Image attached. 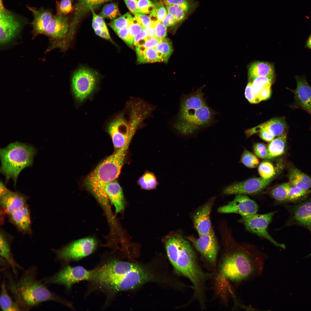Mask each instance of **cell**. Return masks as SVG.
I'll use <instances>...</instances> for the list:
<instances>
[{
	"label": "cell",
	"mask_w": 311,
	"mask_h": 311,
	"mask_svg": "<svg viewBox=\"0 0 311 311\" xmlns=\"http://www.w3.org/2000/svg\"><path fill=\"white\" fill-rule=\"evenodd\" d=\"M105 190L108 198L114 205L116 213L122 211L124 208V201L121 187L115 180L108 183Z\"/></svg>",
	"instance_id": "d4e9b609"
},
{
	"label": "cell",
	"mask_w": 311,
	"mask_h": 311,
	"mask_svg": "<svg viewBox=\"0 0 311 311\" xmlns=\"http://www.w3.org/2000/svg\"><path fill=\"white\" fill-rule=\"evenodd\" d=\"M137 60L142 63L162 62L155 48L144 49L136 47Z\"/></svg>",
	"instance_id": "1f68e13d"
},
{
	"label": "cell",
	"mask_w": 311,
	"mask_h": 311,
	"mask_svg": "<svg viewBox=\"0 0 311 311\" xmlns=\"http://www.w3.org/2000/svg\"><path fill=\"white\" fill-rule=\"evenodd\" d=\"M134 17L140 24L144 28L149 26L152 22L150 16L145 14L137 13L134 15Z\"/></svg>",
	"instance_id": "db71d44e"
},
{
	"label": "cell",
	"mask_w": 311,
	"mask_h": 311,
	"mask_svg": "<svg viewBox=\"0 0 311 311\" xmlns=\"http://www.w3.org/2000/svg\"><path fill=\"white\" fill-rule=\"evenodd\" d=\"M112 0H78L74 10V18L69 25V32L73 34L78 23L86 14L91 10H94L103 4Z\"/></svg>",
	"instance_id": "7402d4cb"
},
{
	"label": "cell",
	"mask_w": 311,
	"mask_h": 311,
	"mask_svg": "<svg viewBox=\"0 0 311 311\" xmlns=\"http://www.w3.org/2000/svg\"><path fill=\"white\" fill-rule=\"evenodd\" d=\"M241 246L227 255L220 268L222 278L237 283L260 273L264 259L260 254Z\"/></svg>",
	"instance_id": "8992f818"
},
{
	"label": "cell",
	"mask_w": 311,
	"mask_h": 311,
	"mask_svg": "<svg viewBox=\"0 0 311 311\" xmlns=\"http://www.w3.org/2000/svg\"><path fill=\"white\" fill-rule=\"evenodd\" d=\"M27 197L18 192L9 190L0 196V203L9 214L26 205Z\"/></svg>",
	"instance_id": "cb8c5ba5"
},
{
	"label": "cell",
	"mask_w": 311,
	"mask_h": 311,
	"mask_svg": "<svg viewBox=\"0 0 311 311\" xmlns=\"http://www.w3.org/2000/svg\"><path fill=\"white\" fill-rule=\"evenodd\" d=\"M130 144L127 143L103 160L85 179L86 187L100 201L105 202L108 199L105 191V187L119 175Z\"/></svg>",
	"instance_id": "52a82bcc"
},
{
	"label": "cell",
	"mask_w": 311,
	"mask_h": 311,
	"mask_svg": "<svg viewBox=\"0 0 311 311\" xmlns=\"http://www.w3.org/2000/svg\"><path fill=\"white\" fill-rule=\"evenodd\" d=\"M98 81L97 74L89 69L83 68L73 74L72 79V88L74 97L82 102L92 93Z\"/></svg>",
	"instance_id": "7c38bea8"
},
{
	"label": "cell",
	"mask_w": 311,
	"mask_h": 311,
	"mask_svg": "<svg viewBox=\"0 0 311 311\" xmlns=\"http://www.w3.org/2000/svg\"><path fill=\"white\" fill-rule=\"evenodd\" d=\"M138 183L142 189L145 190L154 189L158 185L157 179L154 174L148 172L144 173L139 178Z\"/></svg>",
	"instance_id": "d590c367"
},
{
	"label": "cell",
	"mask_w": 311,
	"mask_h": 311,
	"mask_svg": "<svg viewBox=\"0 0 311 311\" xmlns=\"http://www.w3.org/2000/svg\"><path fill=\"white\" fill-rule=\"evenodd\" d=\"M133 17L129 12L120 16L111 21L109 26L114 31L124 27H128L129 23Z\"/></svg>",
	"instance_id": "ab89813d"
},
{
	"label": "cell",
	"mask_w": 311,
	"mask_h": 311,
	"mask_svg": "<svg viewBox=\"0 0 311 311\" xmlns=\"http://www.w3.org/2000/svg\"><path fill=\"white\" fill-rule=\"evenodd\" d=\"M168 13L173 16L178 22L186 18L189 13L181 6L177 5H166Z\"/></svg>",
	"instance_id": "f35d334b"
},
{
	"label": "cell",
	"mask_w": 311,
	"mask_h": 311,
	"mask_svg": "<svg viewBox=\"0 0 311 311\" xmlns=\"http://www.w3.org/2000/svg\"><path fill=\"white\" fill-rule=\"evenodd\" d=\"M287 139V131H286L270 141L267 147L270 158L279 156L284 153Z\"/></svg>",
	"instance_id": "4dcf8cb0"
},
{
	"label": "cell",
	"mask_w": 311,
	"mask_h": 311,
	"mask_svg": "<svg viewBox=\"0 0 311 311\" xmlns=\"http://www.w3.org/2000/svg\"><path fill=\"white\" fill-rule=\"evenodd\" d=\"M69 27L67 16L58 14L53 15L44 34L50 40L46 52L56 48L65 40Z\"/></svg>",
	"instance_id": "9a60e30c"
},
{
	"label": "cell",
	"mask_w": 311,
	"mask_h": 311,
	"mask_svg": "<svg viewBox=\"0 0 311 311\" xmlns=\"http://www.w3.org/2000/svg\"><path fill=\"white\" fill-rule=\"evenodd\" d=\"M203 86L183 96L173 127L186 139L193 136L200 129L215 122L217 114L207 104L202 92Z\"/></svg>",
	"instance_id": "7a4b0ae2"
},
{
	"label": "cell",
	"mask_w": 311,
	"mask_h": 311,
	"mask_svg": "<svg viewBox=\"0 0 311 311\" xmlns=\"http://www.w3.org/2000/svg\"><path fill=\"white\" fill-rule=\"evenodd\" d=\"M148 37L147 32L145 28H144L135 37L134 44L136 47L141 46L144 44Z\"/></svg>",
	"instance_id": "f907efd6"
},
{
	"label": "cell",
	"mask_w": 311,
	"mask_h": 311,
	"mask_svg": "<svg viewBox=\"0 0 311 311\" xmlns=\"http://www.w3.org/2000/svg\"><path fill=\"white\" fill-rule=\"evenodd\" d=\"M8 189L5 186L4 184L1 181L0 182V196L3 195L7 192L8 191Z\"/></svg>",
	"instance_id": "be15d7a7"
},
{
	"label": "cell",
	"mask_w": 311,
	"mask_h": 311,
	"mask_svg": "<svg viewBox=\"0 0 311 311\" xmlns=\"http://www.w3.org/2000/svg\"><path fill=\"white\" fill-rule=\"evenodd\" d=\"M153 2L154 8L149 16L152 21L162 22L167 13L166 8L160 0H155Z\"/></svg>",
	"instance_id": "74e56055"
},
{
	"label": "cell",
	"mask_w": 311,
	"mask_h": 311,
	"mask_svg": "<svg viewBox=\"0 0 311 311\" xmlns=\"http://www.w3.org/2000/svg\"><path fill=\"white\" fill-rule=\"evenodd\" d=\"M240 162L246 166L251 168L257 167L259 163L258 158L247 150H245L242 153Z\"/></svg>",
	"instance_id": "7bdbcfd3"
},
{
	"label": "cell",
	"mask_w": 311,
	"mask_h": 311,
	"mask_svg": "<svg viewBox=\"0 0 311 311\" xmlns=\"http://www.w3.org/2000/svg\"><path fill=\"white\" fill-rule=\"evenodd\" d=\"M129 10L134 15L137 14V3L138 0H123Z\"/></svg>",
	"instance_id": "91938a15"
},
{
	"label": "cell",
	"mask_w": 311,
	"mask_h": 311,
	"mask_svg": "<svg viewBox=\"0 0 311 311\" xmlns=\"http://www.w3.org/2000/svg\"><path fill=\"white\" fill-rule=\"evenodd\" d=\"M297 83L295 90H291L294 94V100L291 105L293 109H299L308 113L311 107V86L305 76H296Z\"/></svg>",
	"instance_id": "d6986e66"
},
{
	"label": "cell",
	"mask_w": 311,
	"mask_h": 311,
	"mask_svg": "<svg viewBox=\"0 0 311 311\" xmlns=\"http://www.w3.org/2000/svg\"><path fill=\"white\" fill-rule=\"evenodd\" d=\"M274 72L273 64L263 61H257L252 63L248 69V76L251 79L259 77L273 76Z\"/></svg>",
	"instance_id": "4316f807"
},
{
	"label": "cell",
	"mask_w": 311,
	"mask_h": 311,
	"mask_svg": "<svg viewBox=\"0 0 311 311\" xmlns=\"http://www.w3.org/2000/svg\"><path fill=\"white\" fill-rule=\"evenodd\" d=\"M273 180L261 177L250 178L242 182L233 183L223 188V194H253L258 193L264 189Z\"/></svg>",
	"instance_id": "2e32d148"
},
{
	"label": "cell",
	"mask_w": 311,
	"mask_h": 311,
	"mask_svg": "<svg viewBox=\"0 0 311 311\" xmlns=\"http://www.w3.org/2000/svg\"><path fill=\"white\" fill-rule=\"evenodd\" d=\"M71 0H60L56 2L57 13L66 15L72 9Z\"/></svg>",
	"instance_id": "bcb514c9"
},
{
	"label": "cell",
	"mask_w": 311,
	"mask_h": 311,
	"mask_svg": "<svg viewBox=\"0 0 311 311\" xmlns=\"http://www.w3.org/2000/svg\"><path fill=\"white\" fill-rule=\"evenodd\" d=\"M94 10H91L92 15V20L100 26L102 31L107 29V27L104 20V19L98 14H97L94 12Z\"/></svg>",
	"instance_id": "6f0895ef"
},
{
	"label": "cell",
	"mask_w": 311,
	"mask_h": 311,
	"mask_svg": "<svg viewBox=\"0 0 311 311\" xmlns=\"http://www.w3.org/2000/svg\"><path fill=\"white\" fill-rule=\"evenodd\" d=\"M97 245V241L94 238H81L55 251L56 258L63 261L78 260L93 253Z\"/></svg>",
	"instance_id": "8fae6325"
},
{
	"label": "cell",
	"mask_w": 311,
	"mask_h": 311,
	"mask_svg": "<svg viewBox=\"0 0 311 311\" xmlns=\"http://www.w3.org/2000/svg\"><path fill=\"white\" fill-rule=\"evenodd\" d=\"M168 258L175 269L192 282L196 292L210 274L200 268L195 253L187 241L178 235L168 236L165 241Z\"/></svg>",
	"instance_id": "5b68a950"
},
{
	"label": "cell",
	"mask_w": 311,
	"mask_h": 311,
	"mask_svg": "<svg viewBox=\"0 0 311 311\" xmlns=\"http://www.w3.org/2000/svg\"><path fill=\"white\" fill-rule=\"evenodd\" d=\"M0 247L1 259L9 264L12 269L14 277L17 278L18 270H21L22 268L15 260L11 251L9 243L1 232L0 235Z\"/></svg>",
	"instance_id": "484cf974"
},
{
	"label": "cell",
	"mask_w": 311,
	"mask_h": 311,
	"mask_svg": "<svg viewBox=\"0 0 311 311\" xmlns=\"http://www.w3.org/2000/svg\"><path fill=\"white\" fill-rule=\"evenodd\" d=\"M37 149L31 145L15 142L1 148L0 171L5 177V183L12 178L15 187L17 178L24 168L32 166Z\"/></svg>",
	"instance_id": "ba28073f"
},
{
	"label": "cell",
	"mask_w": 311,
	"mask_h": 311,
	"mask_svg": "<svg viewBox=\"0 0 311 311\" xmlns=\"http://www.w3.org/2000/svg\"><path fill=\"white\" fill-rule=\"evenodd\" d=\"M162 22L166 27L172 26L178 22L173 16L168 13H167Z\"/></svg>",
	"instance_id": "680465c9"
},
{
	"label": "cell",
	"mask_w": 311,
	"mask_h": 311,
	"mask_svg": "<svg viewBox=\"0 0 311 311\" xmlns=\"http://www.w3.org/2000/svg\"><path fill=\"white\" fill-rule=\"evenodd\" d=\"M259 133V136L260 137L266 141H271L275 137L273 135L264 130L261 131Z\"/></svg>",
	"instance_id": "94428289"
},
{
	"label": "cell",
	"mask_w": 311,
	"mask_h": 311,
	"mask_svg": "<svg viewBox=\"0 0 311 311\" xmlns=\"http://www.w3.org/2000/svg\"><path fill=\"white\" fill-rule=\"evenodd\" d=\"M254 151L259 157L261 158H270L267 147L263 144L257 143L253 145Z\"/></svg>",
	"instance_id": "c3c4849f"
},
{
	"label": "cell",
	"mask_w": 311,
	"mask_h": 311,
	"mask_svg": "<svg viewBox=\"0 0 311 311\" xmlns=\"http://www.w3.org/2000/svg\"><path fill=\"white\" fill-rule=\"evenodd\" d=\"M0 2V44L3 47L10 43L19 34L26 20L6 9L2 0Z\"/></svg>",
	"instance_id": "9c48e42d"
},
{
	"label": "cell",
	"mask_w": 311,
	"mask_h": 311,
	"mask_svg": "<svg viewBox=\"0 0 311 311\" xmlns=\"http://www.w3.org/2000/svg\"><path fill=\"white\" fill-rule=\"evenodd\" d=\"M155 48L162 62H167L173 52L172 42L164 38Z\"/></svg>",
	"instance_id": "e575fe53"
},
{
	"label": "cell",
	"mask_w": 311,
	"mask_h": 311,
	"mask_svg": "<svg viewBox=\"0 0 311 311\" xmlns=\"http://www.w3.org/2000/svg\"><path fill=\"white\" fill-rule=\"evenodd\" d=\"M291 185L302 189H311V178L297 168H293L289 174Z\"/></svg>",
	"instance_id": "f1b7e54d"
},
{
	"label": "cell",
	"mask_w": 311,
	"mask_h": 311,
	"mask_svg": "<svg viewBox=\"0 0 311 311\" xmlns=\"http://www.w3.org/2000/svg\"><path fill=\"white\" fill-rule=\"evenodd\" d=\"M149 276L137 264L114 260L94 270L92 280L106 289L117 291L134 289L147 281Z\"/></svg>",
	"instance_id": "277c9868"
},
{
	"label": "cell",
	"mask_w": 311,
	"mask_h": 311,
	"mask_svg": "<svg viewBox=\"0 0 311 311\" xmlns=\"http://www.w3.org/2000/svg\"><path fill=\"white\" fill-rule=\"evenodd\" d=\"M12 221L20 229L24 232L30 228L31 221L29 212L26 206L10 214Z\"/></svg>",
	"instance_id": "83f0119b"
},
{
	"label": "cell",
	"mask_w": 311,
	"mask_h": 311,
	"mask_svg": "<svg viewBox=\"0 0 311 311\" xmlns=\"http://www.w3.org/2000/svg\"><path fill=\"white\" fill-rule=\"evenodd\" d=\"M98 15L103 19L113 20L120 15L117 4L111 3L105 5Z\"/></svg>",
	"instance_id": "8d00e7d4"
},
{
	"label": "cell",
	"mask_w": 311,
	"mask_h": 311,
	"mask_svg": "<svg viewBox=\"0 0 311 311\" xmlns=\"http://www.w3.org/2000/svg\"><path fill=\"white\" fill-rule=\"evenodd\" d=\"M5 279L1 284L0 305L1 309L4 311H20L15 301H14L9 295Z\"/></svg>",
	"instance_id": "f546056e"
},
{
	"label": "cell",
	"mask_w": 311,
	"mask_h": 311,
	"mask_svg": "<svg viewBox=\"0 0 311 311\" xmlns=\"http://www.w3.org/2000/svg\"><path fill=\"white\" fill-rule=\"evenodd\" d=\"M191 240L195 247L210 263L215 264L218 252V244L213 230Z\"/></svg>",
	"instance_id": "ac0fdd59"
},
{
	"label": "cell",
	"mask_w": 311,
	"mask_h": 311,
	"mask_svg": "<svg viewBox=\"0 0 311 311\" xmlns=\"http://www.w3.org/2000/svg\"><path fill=\"white\" fill-rule=\"evenodd\" d=\"M306 48L311 49V34L306 41Z\"/></svg>",
	"instance_id": "e7e4bbea"
},
{
	"label": "cell",
	"mask_w": 311,
	"mask_h": 311,
	"mask_svg": "<svg viewBox=\"0 0 311 311\" xmlns=\"http://www.w3.org/2000/svg\"><path fill=\"white\" fill-rule=\"evenodd\" d=\"M276 212L263 214H255L240 220L247 230L257 236L264 238L274 245L284 249L285 246L278 243L273 238L267 231V228Z\"/></svg>",
	"instance_id": "5bb4252c"
},
{
	"label": "cell",
	"mask_w": 311,
	"mask_h": 311,
	"mask_svg": "<svg viewBox=\"0 0 311 311\" xmlns=\"http://www.w3.org/2000/svg\"><path fill=\"white\" fill-rule=\"evenodd\" d=\"M291 185L286 183L273 188L270 192L272 196L278 204H285L289 194Z\"/></svg>",
	"instance_id": "836d02e7"
},
{
	"label": "cell",
	"mask_w": 311,
	"mask_h": 311,
	"mask_svg": "<svg viewBox=\"0 0 311 311\" xmlns=\"http://www.w3.org/2000/svg\"><path fill=\"white\" fill-rule=\"evenodd\" d=\"M311 194V189H304L291 185L285 204L300 202L308 198Z\"/></svg>",
	"instance_id": "d6a6232c"
},
{
	"label": "cell",
	"mask_w": 311,
	"mask_h": 311,
	"mask_svg": "<svg viewBox=\"0 0 311 311\" xmlns=\"http://www.w3.org/2000/svg\"><path fill=\"white\" fill-rule=\"evenodd\" d=\"M155 106L139 98L132 97L124 109L109 123L107 129L116 149L130 142L139 129L145 126L144 121L150 117Z\"/></svg>",
	"instance_id": "3957f363"
},
{
	"label": "cell",
	"mask_w": 311,
	"mask_h": 311,
	"mask_svg": "<svg viewBox=\"0 0 311 311\" xmlns=\"http://www.w3.org/2000/svg\"><path fill=\"white\" fill-rule=\"evenodd\" d=\"M165 5H180L190 13L196 7V4L193 0H160Z\"/></svg>",
	"instance_id": "ee69618b"
},
{
	"label": "cell",
	"mask_w": 311,
	"mask_h": 311,
	"mask_svg": "<svg viewBox=\"0 0 311 311\" xmlns=\"http://www.w3.org/2000/svg\"><path fill=\"white\" fill-rule=\"evenodd\" d=\"M130 36L133 41L135 37L144 28L133 17L130 21L128 26Z\"/></svg>",
	"instance_id": "7dc6e473"
},
{
	"label": "cell",
	"mask_w": 311,
	"mask_h": 311,
	"mask_svg": "<svg viewBox=\"0 0 311 311\" xmlns=\"http://www.w3.org/2000/svg\"><path fill=\"white\" fill-rule=\"evenodd\" d=\"M271 85H268L263 87L257 94V96L260 101L268 98L270 94Z\"/></svg>",
	"instance_id": "9f6ffc18"
},
{
	"label": "cell",
	"mask_w": 311,
	"mask_h": 311,
	"mask_svg": "<svg viewBox=\"0 0 311 311\" xmlns=\"http://www.w3.org/2000/svg\"><path fill=\"white\" fill-rule=\"evenodd\" d=\"M115 32L119 37L130 45L132 46L134 44L133 41L130 36L128 27L119 29Z\"/></svg>",
	"instance_id": "f5cc1de1"
},
{
	"label": "cell",
	"mask_w": 311,
	"mask_h": 311,
	"mask_svg": "<svg viewBox=\"0 0 311 311\" xmlns=\"http://www.w3.org/2000/svg\"><path fill=\"white\" fill-rule=\"evenodd\" d=\"M215 199V196L210 198L194 215V226L199 236L208 233L212 229L210 214Z\"/></svg>",
	"instance_id": "ffe728a7"
},
{
	"label": "cell",
	"mask_w": 311,
	"mask_h": 311,
	"mask_svg": "<svg viewBox=\"0 0 311 311\" xmlns=\"http://www.w3.org/2000/svg\"><path fill=\"white\" fill-rule=\"evenodd\" d=\"M154 7V3L150 0H138L137 3V13L150 14Z\"/></svg>",
	"instance_id": "f6af8a7d"
},
{
	"label": "cell",
	"mask_w": 311,
	"mask_h": 311,
	"mask_svg": "<svg viewBox=\"0 0 311 311\" xmlns=\"http://www.w3.org/2000/svg\"><path fill=\"white\" fill-rule=\"evenodd\" d=\"M4 272L7 280V288L20 311L30 310L47 301L56 302L70 306L67 301L51 291L42 279L38 278V270L35 266L29 267L18 279L8 271Z\"/></svg>",
	"instance_id": "6da1fadb"
},
{
	"label": "cell",
	"mask_w": 311,
	"mask_h": 311,
	"mask_svg": "<svg viewBox=\"0 0 311 311\" xmlns=\"http://www.w3.org/2000/svg\"><path fill=\"white\" fill-rule=\"evenodd\" d=\"M245 95L246 98L251 103L256 104L260 101L253 89L251 81L248 84L246 88Z\"/></svg>",
	"instance_id": "681fc988"
},
{
	"label": "cell",
	"mask_w": 311,
	"mask_h": 311,
	"mask_svg": "<svg viewBox=\"0 0 311 311\" xmlns=\"http://www.w3.org/2000/svg\"><path fill=\"white\" fill-rule=\"evenodd\" d=\"M145 28L147 32L149 37H156L154 21H152L150 25L147 27Z\"/></svg>",
	"instance_id": "6125c7cd"
},
{
	"label": "cell",
	"mask_w": 311,
	"mask_h": 311,
	"mask_svg": "<svg viewBox=\"0 0 311 311\" xmlns=\"http://www.w3.org/2000/svg\"><path fill=\"white\" fill-rule=\"evenodd\" d=\"M289 216L283 227L297 226L309 232L311 238V198L296 204H284Z\"/></svg>",
	"instance_id": "4fadbf2b"
},
{
	"label": "cell",
	"mask_w": 311,
	"mask_h": 311,
	"mask_svg": "<svg viewBox=\"0 0 311 311\" xmlns=\"http://www.w3.org/2000/svg\"><path fill=\"white\" fill-rule=\"evenodd\" d=\"M162 39H160L156 37H148L142 46L138 47H140L144 49L155 48L161 41Z\"/></svg>",
	"instance_id": "11a10c76"
},
{
	"label": "cell",
	"mask_w": 311,
	"mask_h": 311,
	"mask_svg": "<svg viewBox=\"0 0 311 311\" xmlns=\"http://www.w3.org/2000/svg\"><path fill=\"white\" fill-rule=\"evenodd\" d=\"M273 76L259 77H256L251 81L253 89L257 96L261 90L268 85H271Z\"/></svg>",
	"instance_id": "b9f144b4"
},
{
	"label": "cell",
	"mask_w": 311,
	"mask_h": 311,
	"mask_svg": "<svg viewBox=\"0 0 311 311\" xmlns=\"http://www.w3.org/2000/svg\"><path fill=\"white\" fill-rule=\"evenodd\" d=\"M308 113H309L310 115L311 116V107L310 109V110H309V111ZM310 127L311 128V126H310Z\"/></svg>",
	"instance_id": "03108f58"
},
{
	"label": "cell",
	"mask_w": 311,
	"mask_h": 311,
	"mask_svg": "<svg viewBox=\"0 0 311 311\" xmlns=\"http://www.w3.org/2000/svg\"><path fill=\"white\" fill-rule=\"evenodd\" d=\"M154 23L156 37L161 39L164 38L167 35L166 27L162 22L156 21H154Z\"/></svg>",
	"instance_id": "816d5d0a"
},
{
	"label": "cell",
	"mask_w": 311,
	"mask_h": 311,
	"mask_svg": "<svg viewBox=\"0 0 311 311\" xmlns=\"http://www.w3.org/2000/svg\"><path fill=\"white\" fill-rule=\"evenodd\" d=\"M26 7L33 16L31 23L33 37L44 34L53 15L52 11L43 7L38 9L28 5H27Z\"/></svg>",
	"instance_id": "44dd1931"
},
{
	"label": "cell",
	"mask_w": 311,
	"mask_h": 311,
	"mask_svg": "<svg viewBox=\"0 0 311 311\" xmlns=\"http://www.w3.org/2000/svg\"><path fill=\"white\" fill-rule=\"evenodd\" d=\"M258 171L261 177L265 179L273 178L275 174L273 165L268 161L261 163L259 166Z\"/></svg>",
	"instance_id": "60d3db41"
},
{
	"label": "cell",
	"mask_w": 311,
	"mask_h": 311,
	"mask_svg": "<svg viewBox=\"0 0 311 311\" xmlns=\"http://www.w3.org/2000/svg\"><path fill=\"white\" fill-rule=\"evenodd\" d=\"M258 208L256 202L245 195L237 194L227 204L219 207L217 211L222 213H237L244 218L256 214Z\"/></svg>",
	"instance_id": "e0dca14e"
},
{
	"label": "cell",
	"mask_w": 311,
	"mask_h": 311,
	"mask_svg": "<svg viewBox=\"0 0 311 311\" xmlns=\"http://www.w3.org/2000/svg\"><path fill=\"white\" fill-rule=\"evenodd\" d=\"M287 124L284 117L275 118L247 130L246 134L250 136L264 130L274 136H278L287 131Z\"/></svg>",
	"instance_id": "603a6c76"
},
{
	"label": "cell",
	"mask_w": 311,
	"mask_h": 311,
	"mask_svg": "<svg viewBox=\"0 0 311 311\" xmlns=\"http://www.w3.org/2000/svg\"><path fill=\"white\" fill-rule=\"evenodd\" d=\"M94 270H88L79 266H68L55 274L44 277L42 279L46 285L56 284L70 289L75 283L86 280H92Z\"/></svg>",
	"instance_id": "30bf717a"
}]
</instances>
